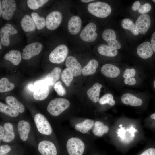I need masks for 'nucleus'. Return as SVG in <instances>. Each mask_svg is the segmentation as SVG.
Segmentation results:
<instances>
[{
    "label": "nucleus",
    "mask_w": 155,
    "mask_h": 155,
    "mask_svg": "<svg viewBox=\"0 0 155 155\" xmlns=\"http://www.w3.org/2000/svg\"><path fill=\"white\" fill-rule=\"evenodd\" d=\"M87 9L90 13L98 18H105L110 15L112 9L107 3L101 1H96L89 3Z\"/></svg>",
    "instance_id": "obj_1"
},
{
    "label": "nucleus",
    "mask_w": 155,
    "mask_h": 155,
    "mask_svg": "<svg viewBox=\"0 0 155 155\" xmlns=\"http://www.w3.org/2000/svg\"><path fill=\"white\" fill-rule=\"evenodd\" d=\"M70 103L67 99L56 98L51 100L47 107L48 112L53 116L59 115L70 106Z\"/></svg>",
    "instance_id": "obj_2"
},
{
    "label": "nucleus",
    "mask_w": 155,
    "mask_h": 155,
    "mask_svg": "<svg viewBox=\"0 0 155 155\" xmlns=\"http://www.w3.org/2000/svg\"><path fill=\"white\" fill-rule=\"evenodd\" d=\"M34 85L33 97L34 99L42 100L48 97L49 93V85L44 80H36Z\"/></svg>",
    "instance_id": "obj_3"
},
{
    "label": "nucleus",
    "mask_w": 155,
    "mask_h": 155,
    "mask_svg": "<svg viewBox=\"0 0 155 155\" xmlns=\"http://www.w3.org/2000/svg\"><path fill=\"white\" fill-rule=\"evenodd\" d=\"M68 53L67 47L64 44H60L57 46L50 53L49 60L53 63H61L65 60Z\"/></svg>",
    "instance_id": "obj_4"
},
{
    "label": "nucleus",
    "mask_w": 155,
    "mask_h": 155,
    "mask_svg": "<svg viewBox=\"0 0 155 155\" xmlns=\"http://www.w3.org/2000/svg\"><path fill=\"white\" fill-rule=\"evenodd\" d=\"M85 147L83 142L77 137L70 138L66 144L67 149L69 155H82Z\"/></svg>",
    "instance_id": "obj_5"
},
{
    "label": "nucleus",
    "mask_w": 155,
    "mask_h": 155,
    "mask_svg": "<svg viewBox=\"0 0 155 155\" xmlns=\"http://www.w3.org/2000/svg\"><path fill=\"white\" fill-rule=\"evenodd\" d=\"M34 120L37 129L40 133L47 135L51 134L52 127L44 115L40 113H37L34 116Z\"/></svg>",
    "instance_id": "obj_6"
},
{
    "label": "nucleus",
    "mask_w": 155,
    "mask_h": 155,
    "mask_svg": "<svg viewBox=\"0 0 155 155\" xmlns=\"http://www.w3.org/2000/svg\"><path fill=\"white\" fill-rule=\"evenodd\" d=\"M42 48V44L39 42H34L28 44L23 49L22 58L24 60L29 59L38 55Z\"/></svg>",
    "instance_id": "obj_7"
},
{
    "label": "nucleus",
    "mask_w": 155,
    "mask_h": 155,
    "mask_svg": "<svg viewBox=\"0 0 155 155\" xmlns=\"http://www.w3.org/2000/svg\"><path fill=\"white\" fill-rule=\"evenodd\" d=\"M96 26L95 23L90 22L81 32L80 36L82 40L88 42H93L96 39L98 34L96 31Z\"/></svg>",
    "instance_id": "obj_8"
},
{
    "label": "nucleus",
    "mask_w": 155,
    "mask_h": 155,
    "mask_svg": "<svg viewBox=\"0 0 155 155\" xmlns=\"http://www.w3.org/2000/svg\"><path fill=\"white\" fill-rule=\"evenodd\" d=\"M62 19V14L59 11H55L51 12L46 18V28L50 30L55 29L60 24Z\"/></svg>",
    "instance_id": "obj_9"
},
{
    "label": "nucleus",
    "mask_w": 155,
    "mask_h": 155,
    "mask_svg": "<svg viewBox=\"0 0 155 155\" xmlns=\"http://www.w3.org/2000/svg\"><path fill=\"white\" fill-rule=\"evenodd\" d=\"M18 33L17 30L11 24H6L4 26L2 27L0 30L1 42L2 44L7 46L10 44L9 36Z\"/></svg>",
    "instance_id": "obj_10"
},
{
    "label": "nucleus",
    "mask_w": 155,
    "mask_h": 155,
    "mask_svg": "<svg viewBox=\"0 0 155 155\" xmlns=\"http://www.w3.org/2000/svg\"><path fill=\"white\" fill-rule=\"evenodd\" d=\"M16 3L15 0H2V16L3 18L7 20L11 19L16 10Z\"/></svg>",
    "instance_id": "obj_11"
},
{
    "label": "nucleus",
    "mask_w": 155,
    "mask_h": 155,
    "mask_svg": "<svg viewBox=\"0 0 155 155\" xmlns=\"http://www.w3.org/2000/svg\"><path fill=\"white\" fill-rule=\"evenodd\" d=\"M102 38L110 46L119 49L121 47L120 43L116 39V34L112 29H107L105 30L102 34Z\"/></svg>",
    "instance_id": "obj_12"
},
{
    "label": "nucleus",
    "mask_w": 155,
    "mask_h": 155,
    "mask_svg": "<svg viewBox=\"0 0 155 155\" xmlns=\"http://www.w3.org/2000/svg\"><path fill=\"white\" fill-rule=\"evenodd\" d=\"M151 24L150 16L147 14H142L137 19L135 25L138 32L145 34L148 31Z\"/></svg>",
    "instance_id": "obj_13"
},
{
    "label": "nucleus",
    "mask_w": 155,
    "mask_h": 155,
    "mask_svg": "<svg viewBox=\"0 0 155 155\" xmlns=\"http://www.w3.org/2000/svg\"><path fill=\"white\" fill-rule=\"evenodd\" d=\"M65 65L74 76H79L82 73L81 65L75 57L71 56H68L66 60Z\"/></svg>",
    "instance_id": "obj_14"
},
{
    "label": "nucleus",
    "mask_w": 155,
    "mask_h": 155,
    "mask_svg": "<svg viewBox=\"0 0 155 155\" xmlns=\"http://www.w3.org/2000/svg\"><path fill=\"white\" fill-rule=\"evenodd\" d=\"M38 149L42 155H57V151L55 145L50 141L43 140L40 142Z\"/></svg>",
    "instance_id": "obj_15"
},
{
    "label": "nucleus",
    "mask_w": 155,
    "mask_h": 155,
    "mask_svg": "<svg viewBox=\"0 0 155 155\" xmlns=\"http://www.w3.org/2000/svg\"><path fill=\"white\" fill-rule=\"evenodd\" d=\"M137 51L139 56L144 59L150 58L153 54L151 44L148 41L144 42L139 45L137 48Z\"/></svg>",
    "instance_id": "obj_16"
},
{
    "label": "nucleus",
    "mask_w": 155,
    "mask_h": 155,
    "mask_svg": "<svg viewBox=\"0 0 155 155\" xmlns=\"http://www.w3.org/2000/svg\"><path fill=\"white\" fill-rule=\"evenodd\" d=\"M82 20L80 17L75 16L72 17L68 23V28L69 33L73 35L78 34L81 30Z\"/></svg>",
    "instance_id": "obj_17"
},
{
    "label": "nucleus",
    "mask_w": 155,
    "mask_h": 155,
    "mask_svg": "<svg viewBox=\"0 0 155 155\" xmlns=\"http://www.w3.org/2000/svg\"><path fill=\"white\" fill-rule=\"evenodd\" d=\"M17 129L21 139L24 141L27 140L30 130L29 123L25 120L20 121L17 124Z\"/></svg>",
    "instance_id": "obj_18"
},
{
    "label": "nucleus",
    "mask_w": 155,
    "mask_h": 155,
    "mask_svg": "<svg viewBox=\"0 0 155 155\" xmlns=\"http://www.w3.org/2000/svg\"><path fill=\"white\" fill-rule=\"evenodd\" d=\"M101 71L104 75L111 78L116 77L120 73V70L118 67L110 64L104 65L101 68Z\"/></svg>",
    "instance_id": "obj_19"
},
{
    "label": "nucleus",
    "mask_w": 155,
    "mask_h": 155,
    "mask_svg": "<svg viewBox=\"0 0 155 155\" xmlns=\"http://www.w3.org/2000/svg\"><path fill=\"white\" fill-rule=\"evenodd\" d=\"M121 100L124 104L133 106H137L142 105V100L134 95L129 93H125L121 96Z\"/></svg>",
    "instance_id": "obj_20"
},
{
    "label": "nucleus",
    "mask_w": 155,
    "mask_h": 155,
    "mask_svg": "<svg viewBox=\"0 0 155 155\" xmlns=\"http://www.w3.org/2000/svg\"><path fill=\"white\" fill-rule=\"evenodd\" d=\"M102 85L98 83L94 84L87 92L89 99L92 102L96 103L99 100V96Z\"/></svg>",
    "instance_id": "obj_21"
},
{
    "label": "nucleus",
    "mask_w": 155,
    "mask_h": 155,
    "mask_svg": "<svg viewBox=\"0 0 155 155\" xmlns=\"http://www.w3.org/2000/svg\"><path fill=\"white\" fill-rule=\"evenodd\" d=\"M21 26L25 32L34 31L36 28V25L32 18L28 15H25L21 21Z\"/></svg>",
    "instance_id": "obj_22"
},
{
    "label": "nucleus",
    "mask_w": 155,
    "mask_h": 155,
    "mask_svg": "<svg viewBox=\"0 0 155 155\" xmlns=\"http://www.w3.org/2000/svg\"><path fill=\"white\" fill-rule=\"evenodd\" d=\"M61 69L59 67H56L45 76L44 80L49 85L53 86L59 79L61 73Z\"/></svg>",
    "instance_id": "obj_23"
},
{
    "label": "nucleus",
    "mask_w": 155,
    "mask_h": 155,
    "mask_svg": "<svg viewBox=\"0 0 155 155\" xmlns=\"http://www.w3.org/2000/svg\"><path fill=\"white\" fill-rule=\"evenodd\" d=\"M6 103L10 107L20 113L24 111L25 107L23 104L12 96H9L5 99Z\"/></svg>",
    "instance_id": "obj_24"
},
{
    "label": "nucleus",
    "mask_w": 155,
    "mask_h": 155,
    "mask_svg": "<svg viewBox=\"0 0 155 155\" xmlns=\"http://www.w3.org/2000/svg\"><path fill=\"white\" fill-rule=\"evenodd\" d=\"M4 59L11 62L15 65H18L21 60L22 55L20 52L16 50H12L6 53Z\"/></svg>",
    "instance_id": "obj_25"
},
{
    "label": "nucleus",
    "mask_w": 155,
    "mask_h": 155,
    "mask_svg": "<svg viewBox=\"0 0 155 155\" xmlns=\"http://www.w3.org/2000/svg\"><path fill=\"white\" fill-rule=\"evenodd\" d=\"M98 66V61L93 59L90 60L82 69V73L84 76L93 74L96 72Z\"/></svg>",
    "instance_id": "obj_26"
},
{
    "label": "nucleus",
    "mask_w": 155,
    "mask_h": 155,
    "mask_svg": "<svg viewBox=\"0 0 155 155\" xmlns=\"http://www.w3.org/2000/svg\"><path fill=\"white\" fill-rule=\"evenodd\" d=\"M94 123V121L93 120L86 119L83 122L76 124L75 126V128L81 133L85 134L88 133L92 128Z\"/></svg>",
    "instance_id": "obj_27"
},
{
    "label": "nucleus",
    "mask_w": 155,
    "mask_h": 155,
    "mask_svg": "<svg viewBox=\"0 0 155 155\" xmlns=\"http://www.w3.org/2000/svg\"><path fill=\"white\" fill-rule=\"evenodd\" d=\"M99 53L102 55L113 57L116 56L118 53V50L109 45L102 44L98 47Z\"/></svg>",
    "instance_id": "obj_28"
},
{
    "label": "nucleus",
    "mask_w": 155,
    "mask_h": 155,
    "mask_svg": "<svg viewBox=\"0 0 155 155\" xmlns=\"http://www.w3.org/2000/svg\"><path fill=\"white\" fill-rule=\"evenodd\" d=\"M3 128L5 132L3 141L7 142L11 141L15 137L13 125L10 123L7 122L4 125Z\"/></svg>",
    "instance_id": "obj_29"
},
{
    "label": "nucleus",
    "mask_w": 155,
    "mask_h": 155,
    "mask_svg": "<svg viewBox=\"0 0 155 155\" xmlns=\"http://www.w3.org/2000/svg\"><path fill=\"white\" fill-rule=\"evenodd\" d=\"M109 130L108 127L104 125L102 122L96 121L92 130L93 134L96 136L100 137L104 134L107 133Z\"/></svg>",
    "instance_id": "obj_30"
},
{
    "label": "nucleus",
    "mask_w": 155,
    "mask_h": 155,
    "mask_svg": "<svg viewBox=\"0 0 155 155\" xmlns=\"http://www.w3.org/2000/svg\"><path fill=\"white\" fill-rule=\"evenodd\" d=\"M121 25L123 28L129 30L134 35H139V33L137 30L135 24L129 18L123 19L122 21Z\"/></svg>",
    "instance_id": "obj_31"
},
{
    "label": "nucleus",
    "mask_w": 155,
    "mask_h": 155,
    "mask_svg": "<svg viewBox=\"0 0 155 155\" xmlns=\"http://www.w3.org/2000/svg\"><path fill=\"white\" fill-rule=\"evenodd\" d=\"M15 88L14 84L9 81L6 78H2L0 80V92L3 93L10 91Z\"/></svg>",
    "instance_id": "obj_32"
},
{
    "label": "nucleus",
    "mask_w": 155,
    "mask_h": 155,
    "mask_svg": "<svg viewBox=\"0 0 155 155\" xmlns=\"http://www.w3.org/2000/svg\"><path fill=\"white\" fill-rule=\"evenodd\" d=\"M36 27L38 30L43 29L46 26V20L44 17L40 16L36 13L32 12L31 14Z\"/></svg>",
    "instance_id": "obj_33"
},
{
    "label": "nucleus",
    "mask_w": 155,
    "mask_h": 155,
    "mask_svg": "<svg viewBox=\"0 0 155 155\" xmlns=\"http://www.w3.org/2000/svg\"><path fill=\"white\" fill-rule=\"evenodd\" d=\"M0 111L11 117H16L19 115L18 112L1 102H0Z\"/></svg>",
    "instance_id": "obj_34"
},
{
    "label": "nucleus",
    "mask_w": 155,
    "mask_h": 155,
    "mask_svg": "<svg viewBox=\"0 0 155 155\" xmlns=\"http://www.w3.org/2000/svg\"><path fill=\"white\" fill-rule=\"evenodd\" d=\"M73 76L70 70L67 68L62 71L61 74V79L67 86L68 87L71 84L73 80Z\"/></svg>",
    "instance_id": "obj_35"
},
{
    "label": "nucleus",
    "mask_w": 155,
    "mask_h": 155,
    "mask_svg": "<svg viewBox=\"0 0 155 155\" xmlns=\"http://www.w3.org/2000/svg\"><path fill=\"white\" fill-rule=\"evenodd\" d=\"M48 1L47 0H28L27 3L30 9L36 10L43 6Z\"/></svg>",
    "instance_id": "obj_36"
},
{
    "label": "nucleus",
    "mask_w": 155,
    "mask_h": 155,
    "mask_svg": "<svg viewBox=\"0 0 155 155\" xmlns=\"http://www.w3.org/2000/svg\"><path fill=\"white\" fill-rule=\"evenodd\" d=\"M99 103L101 104H108L113 106L115 104V101L113 100V96L110 94H107L103 96L99 100Z\"/></svg>",
    "instance_id": "obj_37"
},
{
    "label": "nucleus",
    "mask_w": 155,
    "mask_h": 155,
    "mask_svg": "<svg viewBox=\"0 0 155 155\" xmlns=\"http://www.w3.org/2000/svg\"><path fill=\"white\" fill-rule=\"evenodd\" d=\"M54 88L57 94L60 96H63L66 93V90L60 81H58L54 85Z\"/></svg>",
    "instance_id": "obj_38"
},
{
    "label": "nucleus",
    "mask_w": 155,
    "mask_h": 155,
    "mask_svg": "<svg viewBox=\"0 0 155 155\" xmlns=\"http://www.w3.org/2000/svg\"><path fill=\"white\" fill-rule=\"evenodd\" d=\"M151 9V6L150 4L146 3L142 5H141L138 11L141 14H144L148 12Z\"/></svg>",
    "instance_id": "obj_39"
},
{
    "label": "nucleus",
    "mask_w": 155,
    "mask_h": 155,
    "mask_svg": "<svg viewBox=\"0 0 155 155\" xmlns=\"http://www.w3.org/2000/svg\"><path fill=\"white\" fill-rule=\"evenodd\" d=\"M136 74L135 70L133 68L131 69L127 68L125 70L123 74L124 78L126 79L131 77H134Z\"/></svg>",
    "instance_id": "obj_40"
},
{
    "label": "nucleus",
    "mask_w": 155,
    "mask_h": 155,
    "mask_svg": "<svg viewBox=\"0 0 155 155\" xmlns=\"http://www.w3.org/2000/svg\"><path fill=\"white\" fill-rule=\"evenodd\" d=\"M11 150L10 147L7 145H2L0 146V155H4Z\"/></svg>",
    "instance_id": "obj_41"
},
{
    "label": "nucleus",
    "mask_w": 155,
    "mask_h": 155,
    "mask_svg": "<svg viewBox=\"0 0 155 155\" xmlns=\"http://www.w3.org/2000/svg\"><path fill=\"white\" fill-rule=\"evenodd\" d=\"M125 84L127 85H132L136 84V81L134 77H131L125 79L124 80Z\"/></svg>",
    "instance_id": "obj_42"
},
{
    "label": "nucleus",
    "mask_w": 155,
    "mask_h": 155,
    "mask_svg": "<svg viewBox=\"0 0 155 155\" xmlns=\"http://www.w3.org/2000/svg\"><path fill=\"white\" fill-rule=\"evenodd\" d=\"M140 155H155V149L148 148L145 150Z\"/></svg>",
    "instance_id": "obj_43"
},
{
    "label": "nucleus",
    "mask_w": 155,
    "mask_h": 155,
    "mask_svg": "<svg viewBox=\"0 0 155 155\" xmlns=\"http://www.w3.org/2000/svg\"><path fill=\"white\" fill-rule=\"evenodd\" d=\"M141 6L140 3L139 1H136L133 3L132 7V9L133 11L138 10Z\"/></svg>",
    "instance_id": "obj_44"
},
{
    "label": "nucleus",
    "mask_w": 155,
    "mask_h": 155,
    "mask_svg": "<svg viewBox=\"0 0 155 155\" xmlns=\"http://www.w3.org/2000/svg\"><path fill=\"white\" fill-rule=\"evenodd\" d=\"M151 44L153 51L155 53V32L153 33L152 36Z\"/></svg>",
    "instance_id": "obj_45"
},
{
    "label": "nucleus",
    "mask_w": 155,
    "mask_h": 155,
    "mask_svg": "<svg viewBox=\"0 0 155 155\" xmlns=\"http://www.w3.org/2000/svg\"><path fill=\"white\" fill-rule=\"evenodd\" d=\"M4 129L1 125L0 126V140L1 142L3 139L5 135Z\"/></svg>",
    "instance_id": "obj_46"
},
{
    "label": "nucleus",
    "mask_w": 155,
    "mask_h": 155,
    "mask_svg": "<svg viewBox=\"0 0 155 155\" xmlns=\"http://www.w3.org/2000/svg\"><path fill=\"white\" fill-rule=\"evenodd\" d=\"M28 87L30 90L32 92H33L34 90V84H29L28 85Z\"/></svg>",
    "instance_id": "obj_47"
},
{
    "label": "nucleus",
    "mask_w": 155,
    "mask_h": 155,
    "mask_svg": "<svg viewBox=\"0 0 155 155\" xmlns=\"http://www.w3.org/2000/svg\"><path fill=\"white\" fill-rule=\"evenodd\" d=\"M81 1L83 3H89L92 1H94V0H81Z\"/></svg>",
    "instance_id": "obj_48"
},
{
    "label": "nucleus",
    "mask_w": 155,
    "mask_h": 155,
    "mask_svg": "<svg viewBox=\"0 0 155 155\" xmlns=\"http://www.w3.org/2000/svg\"><path fill=\"white\" fill-rule=\"evenodd\" d=\"M2 9L1 7V0L0 1V16H2Z\"/></svg>",
    "instance_id": "obj_49"
},
{
    "label": "nucleus",
    "mask_w": 155,
    "mask_h": 155,
    "mask_svg": "<svg viewBox=\"0 0 155 155\" xmlns=\"http://www.w3.org/2000/svg\"><path fill=\"white\" fill-rule=\"evenodd\" d=\"M150 117L152 119L155 120V113L151 114L150 116Z\"/></svg>",
    "instance_id": "obj_50"
},
{
    "label": "nucleus",
    "mask_w": 155,
    "mask_h": 155,
    "mask_svg": "<svg viewBox=\"0 0 155 155\" xmlns=\"http://www.w3.org/2000/svg\"><path fill=\"white\" fill-rule=\"evenodd\" d=\"M1 42H0V49H1L2 48V46H1Z\"/></svg>",
    "instance_id": "obj_51"
},
{
    "label": "nucleus",
    "mask_w": 155,
    "mask_h": 155,
    "mask_svg": "<svg viewBox=\"0 0 155 155\" xmlns=\"http://www.w3.org/2000/svg\"><path fill=\"white\" fill-rule=\"evenodd\" d=\"M154 87L155 88V80L154 81Z\"/></svg>",
    "instance_id": "obj_52"
},
{
    "label": "nucleus",
    "mask_w": 155,
    "mask_h": 155,
    "mask_svg": "<svg viewBox=\"0 0 155 155\" xmlns=\"http://www.w3.org/2000/svg\"><path fill=\"white\" fill-rule=\"evenodd\" d=\"M122 124H120V125L119 126V127H122Z\"/></svg>",
    "instance_id": "obj_53"
},
{
    "label": "nucleus",
    "mask_w": 155,
    "mask_h": 155,
    "mask_svg": "<svg viewBox=\"0 0 155 155\" xmlns=\"http://www.w3.org/2000/svg\"><path fill=\"white\" fill-rule=\"evenodd\" d=\"M152 1L154 2V3H155V0H153Z\"/></svg>",
    "instance_id": "obj_54"
},
{
    "label": "nucleus",
    "mask_w": 155,
    "mask_h": 155,
    "mask_svg": "<svg viewBox=\"0 0 155 155\" xmlns=\"http://www.w3.org/2000/svg\"></svg>",
    "instance_id": "obj_55"
},
{
    "label": "nucleus",
    "mask_w": 155,
    "mask_h": 155,
    "mask_svg": "<svg viewBox=\"0 0 155 155\" xmlns=\"http://www.w3.org/2000/svg\"></svg>",
    "instance_id": "obj_56"
}]
</instances>
